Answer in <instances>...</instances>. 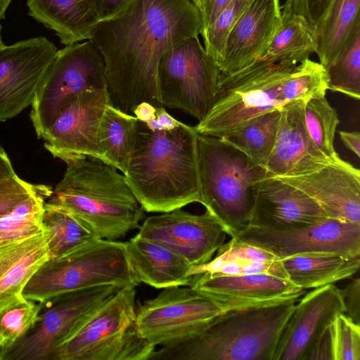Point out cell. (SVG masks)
Masks as SVG:
<instances>
[{
  "label": "cell",
  "instance_id": "obj_1",
  "mask_svg": "<svg viewBox=\"0 0 360 360\" xmlns=\"http://www.w3.org/2000/svg\"><path fill=\"white\" fill-rule=\"evenodd\" d=\"M201 32L200 12L191 0H135L121 16L98 22L90 40L104 61L110 103L127 113L143 101L164 107L158 82L160 60Z\"/></svg>",
  "mask_w": 360,
  "mask_h": 360
},
{
  "label": "cell",
  "instance_id": "obj_2",
  "mask_svg": "<svg viewBox=\"0 0 360 360\" xmlns=\"http://www.w3.org/2000/svg\"><path fill=\"white\" fill-rule=\"evenodd\" d=\"M326 91L325 73L310 59L296 64L257 58L235 72L220 74L211 108L194 128L199 134L221 138L257 115Z\"/></svg>",
  "mask_w": 360,
  "mask_h": 360
},
{
  "label": "cell",
  "instance_id": "obj_3",
  "mask_svg": "<svg viewBox=\"0 0 360 360\" xmlns=\"http://www.w3.org/2000/svg\"><path fill=\"white\" fill-rule=\"evenodd\" d=\"M194 127L181 122L170 131L150 129L139 120L123 174L148 212H167L201 201Z\"/></svg>",
  "mask_w": 360,
  "mask_h": 360
},
{
  "label": "cell",
  "instance_id": "obj_4",
  "mask_svg": "<svg viewBox=\"0 0 360 360\" xmlns=\"http://www.w3.org/2000/svg\"><path fill=\"white\" fill-rule=\"evenodd\" d=\"M64 162L63 176L48 202L68 211L101 239L117 240L139 228L144 210L115 167L91 156Z\"/></svg>",
  "mask_w": 360,
  "mask_h": 360
},
{
  "label": "cell",
  "instance_id": "obj_5",
  "mask_svg": "<svg viewBox=\"0 0 360 360\" xmlns=\"http://www.w3.org/2000/svg\"><path fill=\"white\" fill-rule=\"evenodd\" d=\"M300 298L224 311L198 333L155 349L150 360H274Z\"/></svg>",
  "mask_w": 360,
  "mask_h": 360
},
{
  "label": "cell",
  "instance_id": "obj_6",
  "mask_svg": "<svg viewBox=\"0 0 360 360\" xmlns=\"http://www.w3.org/2000/svg\"><path fill=\"white\" fill-rule=\"evenodd\" d=\"M196 150L200 203L232 238L250 226L257 191L268 172L221 138L198 134Z\"/></svg>",
  "mask_w": 360,
  "mask_h": 360
},
{
  "label": "cell",
  "instance_id": "obj_7",
  "mask_svg": "<svg viewBox=\"0 0 360 360\" xmlns=\"http://www.w3.org/2000/svg\"><path fill=\"white\" fill-rule=\"evenodd\" d=\"M136 289L120 288L49 354L48 360H150L155 347L136 326Z\"/></svg>",
  "mask_w": 360,
  "mask_h": 360
},
{
  "label": "cell",
  "instance_id": "obj_8",
  "mask_svg": "<svg viewBox=\"0 0 360 360\" xmlns=\"http://www.w3.org/2000/svg\"><path fill=\"white\" fill-rule=\"evenodd\" d=\"M136 287L126 242L98 239L49 259L23 290L26 300L42 302L57 295L102 285Z\"/></svg>",
  "mask_w": 360,
  "mask_h": 360
},
{
  "label": "cell",
  "instance_id": "obj_9",
  "mask_svg": "<svg viewBox=\"0 0 360 360\" xmlns=\"http://www.w3.org/2000/svg\"><path fill=\"white\" fill-rule=\"evenodd\" d=\"M107 88L103 57L90 40L58 50L32 102L30 119L41 139L63 107L79 94Z\"/></svg>",
  "mask_w": 360,
  "mask_h": 360
},
{
  "label": "cell",
  "instance_id": "obj_10",
  "mask_svg": "<svg viewBox=\"0 0 360 360\" xmlns=\"http://www.w3.org/2000/svg\"><path fill=\"white\" fill-rule=\"evenodd\" d=\"M221 70L198 37L186 39L160 60L158 82L163 106L200 121L211 108Z\"/></svg>",
  "mask_w": 360,
  "mask_h": 360
},
{
  "label": "cell",
  "instance_id": "obj_11",
  "mask_svg": "<svg viewBox=\"0 0 360 360\" xmlns=\"http://www.w3.org/2000/svg\"><path fill=\"white\" fill-rule=\"evenodd\" d=\"M120 288L113 285L93 287L42 302L34 325L22 338L0 348V360H48L51 352Z\"/></svg>",
  "mask_w": 360,
  "mask_h": 360
},
{
  "label": "cell",
  "instance_id": "obj_12",
  "mask_svg": "<svg viewBox=\"0 0 360 360\" xmlns=\"http://www.w3.org/2000/svg\"><path fill=\"white\" fill-rule=\"evenodd\" d=\"M224 312L191 287L171 286L136 308L139 334L155 346L191 336Z\"/></svg>",
  "mask_w": 360,
  "mask_h": 360
},
{
  "label": "cell",
  "instance_id": "obj_13",
  "mask_svg": "<svg viewBox=\"0 0 360 360\" xmlns=\"http://www.w3.org/2000/svg\"><path fill=\"white\" fill-rule=\"evenodd\" d=\"M232 238L265 250L279 259L313 252L360 256V224L329 217L287 231L250 226Z\"/></svg>",
  "mask_w": 360,
  "mask_h": 360
},
{
  "label": "cell",
  "instance_id": "obj_14",
  "mask_svg": "<svg viewBox=\"0 0 360 360\" xmlns=\"http://www.w3.org/2000/svg\"><path fill=\"white\" fill-rule=\"evenodd\" d=\"M57 51L41 36L0 48V122L32 104Z\"/></svg>",
  "mask_w": 360,
  "mask_h": 360
},
{
  "label": "cell",
  "instance_id": "obj_15",
  "mask_svg": "<svg viewBox=\"0 0 360 360\" xmlns=\"http://www.w3.org/2000/svg\"><path fill=\"white\" fill-rule=\"evenodd\" d=\"M139 229V236L169 249L192 266L210 261L226 234L208 211L194 214L181 208L149 217Z\"/></svg>",
  "mask_w": 360,
  "mask_h": 360
},
{
  "label": "cell",
  "instance_id": "obj_16",
  "mask_svg": "<svg viewBox=\"0 0 360 360\" xmlns=\"http://www.w3.org/2000/svg\"><path fill=\"white\" fill-rule=\"evenodd\" d=\"M109 103L107 88L89 89L72 98L44 132L46 149L63 161L77 156L100 158L98 130Z\"/></svg>",
  "mask_w": 360,
  "mask_h": 360
},
{
  "label": "cell",
  "instance_id": "obj_17",
  "mask_svg": "<svg viewBox=\"0 0 360 360\" xmlns=\"http://www.w3.org/2000/svg\"><path fill=\"white\" fill-rule=\"evenodd\" d=\"M345 312L341 290L333 284L307 293L288 320L279 338L274 360H307L335 316Z\"/></svg>",
  "mask_w": 360,
  "mask_h": 360
},
{
  "label": "cell",
  "instance_id": "obj_18",
  "mask_svg": "<svg viewBox=\"0 0 360 360\" xmlns=\"http://www.w3.org/2000/svg\"><path fill=\"white\" fill-rule=\"evenodd\" d=\"M224 311L277 304L300 297L303 289L267 274L195 276L189 285Z\"/></svg>",
  "mask_w": 360,
  "mask_h": 360
},
{
  "label": "cell",
  "instance_id": "obj_19",
  "mask_svg": "<svg viewBox=\"0 0 360 360\" xmlns=\"http://www.w3.org/2000/svg\"><path fill=\"white\" fill-rule=\"evenodd\" d=\"M276 178L313 198L327 217L360 224V171L339 155L311 173Z\"/></svg>",
  "mask_w": 360,
  "mask_h": 360
},
{
  "label": "cell",
  "instance_id": "obj_20",
  "mask_svg": "<svg viewBox=\"0 0 360 360\" xmlns=\"http://www.w3.org/2000/svg\"><path fill=\"white\" fill-rule=\"evenodd\" d=\"M304 101H295L281 108L276 142L266 165L269 175L290 177L319 170L334 158L325 156L314 145L306 128Z\"/></svg>",
  "mask_w": 360,
  "mask_h": 360
},
{
  "label": "cell",
  "instance_id": "obj_21",
  "mask_svg": "<svg viewBox=\"0 0 360 360\" xmlns=\"http://www.w3.org/2000/svg\"><path fill=\"white\" fill-rule=\"evenodd\" d=\"M281 22L279 0H254L229 32L217 65L223 75L235 72L260 58Z\"/></svg>",
  "mask_w": 360,
  "mask_h": 360
},
{
  "label": "cell",
  "instance_id": "obj_22",
  "mask_svg": "<svg viewBox=\"0 0 360 360\" xmlns=\"http://www.w3.org/2000/svg\"><path fill=\"white\" fill-rule=\"evenodd\" d=\"M326 217L319 204L304 192L268 175L257 191L250 226L270 231H287Z\"/></svg>",
  "mask_w": 360,
  "mask_h": 360
},
{
  "label": "cell",
  "instance_id": "obj_23",
  "mask_svg": "<svg viewBox=\"0 0 360 360\" xmlns=\"http://www.w3.org/2000/svg\"><path fill=\"white\" fill-rule=\"evenodd\" d=\"M49 259L48 236L44 229L32 237L0 247V312L26 300L25 287Z\"/></svg>",
  "mask_w": 360,
  "mask_h": 360
},
{
  "label": "cell",
  "instance_id": "obj_24",
  "mask_svg": "<svg viewBox=\"0 0 360 360\" xmlns=\"http://www.w3.org/2000/svg\"><path fill=\"white\" fill-rule=\"evenodd\" d=\"M127 243V252L139 283L155 288L189 286L192 266L169 249L137 234Z\"/></svg>",
  "mask_w": 360,
  "mask_h": 360
},
{
  "label": "cell",
  "instance_id": "obj_25",
  "mask_svg": "<svg viewBox=\"0 0 360 360\" xmlns=\"http://www.w3.org/2000/svg\"><path fill=\"white\" fill-rule=\"evenodd\" d=\"M28 14L67 46L90 39L98 23L96 0H27Z\"/></svg>",
  "mask_w": 360,
  "mask_h": 360
},
{
  "label": "cell",
  "instance_id": "obj_26",
  "mask_svg": "<svg viewBox=\"0 0 360 360\" xmlns=\"http://www.w3.org/2000/svg\"><path fill=\"white\" fill-rule=\"evenodd\" d=\"M217 255L208 262L193 266L192 276L207 275H244L267 274L288 279L281 259L262 248L253 246L235 238L224 243Z\"/></svg>",
  "mask_w": 360,
  "mask_h": 360
},
{
  "label": "cell",
  "instance_id": "obj_27",
  "mask_svg": "<svg viewBox=\"0 0 360 360\" xmlns=\"http://www.w3.org/2000/svg\"><path fill=\"white\" fill-rule=\"evenodd\" d=\"M288 280L300 288H316L350 278L360 267V256L313 252L281 259Z\"/></svg>",
  "mask_w": 360,
  "mask_h": 360
},
{
  "label": "cell",
  "instance_id": "obj_28",
  "mask_svg": "<svg viewBox=\"0 0 360 360\" xmlns=\"http://www.w3.org/2000/svg\"><path fill=\"white\" fill-rule=\"evenodd\" d=\"M318 34L316 28L304 16L281 11V22L262 56L269 62L300 63L316 53Z\"/></svg>",
  "mask_w": 360,
  "mask_h": 360
},
{
  "label": "cell",
  "instance_id": "obj_29",
  "mask_svg": "<svg viewBox=\"0 0 360 360\" xmlns=\"http://www.w3.org/2000/svg\"><path fill=\"white\" fill-rule=\"evenodd\" d=\"M360 0H333L317 30L319 63L326 69L360 27Z\"/></svg>",
  "mask_w": 360,
  "mask_h": 360
},
{
  "label": "cell",
  "instance_id": "obj_30",
  "mask_svg": "<svg viewBox=\"0 0 360 360\" xmlns=\"http://www.w3.org/2000/svg\"><path fill=\"white\" fill-rule=\"evenodd\" d=\"M139 120L115 108L105 106L98 130L100 159L124 173L133 149Z\"/></svg>",
  "mask_w": 360,
  "mask_h": 360
},
{
  "label": "cell",
  "instance_id": "obj_31",
  "mask_svg": "<svg viewBox=\"0 0 360 360\" xmlns=\"http://www.w3.org/2000/svg\"><path fill=\"white\" fill-rule=\"evenodd\" d=\"M280 116L281 109L257 115L221 138L266 167L276 142Z\"/></svg>",
  "mask_w": 360,
  "mask_h": 360
},
{
  "label": "cell",
  "instance_id": "obj_32",
  "mask_svg": "<svg viewBox=\"0 0 360 360\" xmlns=\"http://www.w3.org/2000/svg\"><path fill=\"white\" fill-rule=\"evenodd\" d=\"M42 226L48 236L50 259L101 239L68 211L48 201L44 206Z\"/></svg>",
  "mask_w": 360,
  "mask_h": 360
},
{
  "label": "cell",
  "instance_id": "obj_33",
  "mask_svg": "<svg viewBox=\"0 0 360 360\" xmlns=\"http://www.w3.org/2000/svg\"><path fill=\"white\" fill-rule=\"evenodd\" d=\"M52 191L51 187L39 185L31 195L0 216V247L23 240L43 231L44 206Z\"/></svg>",
  "mask_w": 360,
  "mask_h": 360
},
{
  "label": "cell",
  "instance_id": "obj_34",
  "mask_svg": "<svg viewBox=\"0 0 360 360\" xmlns=\"http://www.w3.org/2000/svg\"><path fill=\"white\" fill-rule=\"evenodd\" d=\"M304 116L307 130L316 148L329 158L337 156L334 139L340 120L326 95L313 96L304 101Z\"/></svg>",
  "mask_w": 360,
  "mask_h": 360
},
{
  "label": "cell",
  "instance_id": "obj_35",
  "mask_svg": "<svg viewBox=\"0 0 360 360\" xmlns=\"http://www.w3.org/2000/svg\"><path fill=\"white\" fill-rule=\"evenodd\" d=\"M328 89L360 98V27L345 50L326 69Z\"/></svg>",
  "mask_w": 360,
  "mask_h": 360
},
{
  "label": "cell",
  "instance_id": "obj_36",
  "mask_svg": "<svg viewBox=\"0 0 360 360\" xmlns=\"http://www.w3.org/2000/svg\"><path fill=\"white\" fill-rule=\"evenodd\" d=\"M41 305L26 300L0 312V348L11 345L27 334L37 321Z\"/></svg>",
  "mask_w": 360,
  "mask_h": 360
},
{
  "label": "cell",
  "instance_id": "obj_37",
  "mask_svg": "<svg viewBox=\"0 0 360 360\" xmlns=\"http://www.w3.org/2000/svg\"><path fill=\"white\" fill-rule=\"evenodd\" d=\"M254 0H232L212 25L201 35L206 52L217 62L221 59L226 37L231 28Z\"/></svg>",
  "mask_w": 360,
  "mask_h": 360
},
{
  "label": "cell",
  "instance_id": "obj_38",
  "mask_svg": "<svg viewBox=\"0 0 360 360\" xmlns=\"http://www.w3.org/2000/svg\"><path fill=\"white\" fill-rule=\"evenodd\" d=\"M332 360H360V325L345 313L329 326Z\"/></svg>",
  "mask_w": 360,
  "mask_h": 360
},
{
  "label": "cell",
  "instance_id": "obj_39",
  "mask_svg": "<svg viewBox=\"0 0 360 360\" xmlns=\"http://www.w3.org/2000/svg\"><path fill=\"white\" fill-rule=\"evenodd\" d=\"M39 186L24 181L17 174L0 181V216L31 195Z\"/></svg>",
  "mask_w": 360,
  "mask_h": 360
},
{
  "label": "cell",
  "instance_id": "obj_40",
  "mask_svg": "<svg viewBox=\"0 0 360 360\" xmlns=\"http://www.w3.org/2000/svg\"><path fill=\"white\" fill-rule=\"evenodd\" d=\"M341 292L345 306V314L354 322L360 325L359 278H351L349 283L343 290H341Z\"/></svg>",
  "mask_w": 360,
  "mask_h": 360
},
{
  "label": "cell",
  "instance_id": "obj_41",
  "mask_svg": "<svg viewBox=\"0 0 360 360\" xmlns=\"http://www.w3.org/2000/svg\"><path fill=\"white\" fill-rule=\"evenodd\" d=\"M135 0H96L98 22L110 20L123 15Z\"/></svg>",
  "mask_w": 360,
  "mask_h": 360
},
{
  "label": "cell",
  "instance_id": "obj_42",
  "mask_svg": "<svg viewBox=\"0 0 360 360\" xmlns=\"http://www.w3.org/2000/svg\"><path fill=\"white\" fill-rule=\"evenodd\" d=\"M232 0H208L200 11L202 19V32H205L218 15Z\"/></svg>",
  "mask_w": 360,
  "mask_h": 360
},
{
  "label": "cell",
  "instance_id": "obj_43",
  "mask_svg": "<svg viewBox=\"0 0 360 360\" xmlns=\"http://www.w3.org/2000/svg\"><path fill=\"white\" fill-rule=\"evenodd\" d=\"M181 122L170 115L164 107L156 108L155 118L146 123L151 130L170 131L179 127Z\"/></svg>",
  "mask_w": 360,
  "mask_h": 360
},
{
  "label": "cell",
  "instance_id": "obj_44",
  "mask_svg": "<svg viewBox=\"0 0 360 360\" xmlns=\"http://www.w3.org/2000/svg\"><path fill=\"white\" fill-rule=\"evenodd\" d=\"M132 112L139 120L148 123L155 118L156 108L150 103L143 101L138 104Z\"/></svg>",
  "mask_w": 360,
  "mask_h": 360
},
{
  "label": "cell",
  "instance_id": "obj_45",
  "mask_svg": "<svg viewBox=\"0 0 360 360\" xmlns=\"http://www.w3.org/2000/svg\"><path fill=\"white\" fill-rule=\"evenodd\" d=\"M343 144L357 157L360 155V134L358 131H339Z\"/></svg>",
  "mask_w": 360,
  "mask_h": 360
},
{
  "label": "cell",
  "instance_id": "obj_46",
  "mask_svg": "<svg viewBox=\"0 0 360 360\" xmlns=\"http://www.w3.org/2000/svg\"><path fill=\"white\" fill-rule=\"evenodd\" d=\"M16 175L12 163L4 148L0 146V181Z\"/></svg>",
  "mask_w": 360,
  "mask_h": 360
},
{
  "label": "cell",
  "instance_id": "obj_47",
  "mask_svg": "<svg viewBox=\"0 0 360 360\" xmlns=\"http://www.w3.org/2000/svg\"><path fill=\"white\" fill-rule=\"evenodd\" d=\"M12 0H0V20L5 18L6 10Z\"/></svg>",
  "mask_w": 360,
  "mask_h": 360
},
{
  "label": "cell",
  "instance_id": "obj_48",
  "mask_svg": "<svg viewBox=\"0 0 360 360\" xmlns=\"http://www.w3.org/2000/svg\"><path fill=\"white\" fill-rule=\"evenodd\" d=\"M200 11L208 0H191Z\"/></svg>",
  "mask_w": 360,
  "mask_h": 360
}]
</instances>
